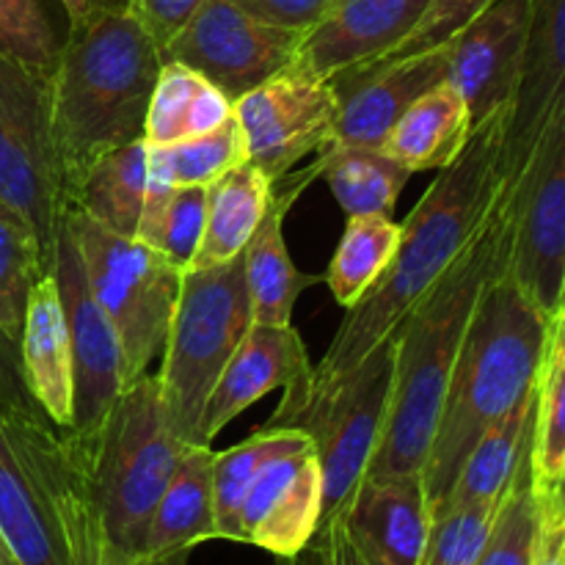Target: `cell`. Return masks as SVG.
Listing matches in <instances>:
<instances>
[{"mask_svg":"<svg viewBox=\"0 0 565 565\" xmlns=\"http://www.w3.org/2000/svg\"><path fill=\"white\" fill-rule=\"evenodd\" d=\"M533 565H565V516L541 502V527Z\"/></svg>","mask_w":565,"mask_h":565,"instance_id":"ee69618b","label":"cell"},{"mask_svg":"<svg viewBox=\"0 0 565 565\" xmlns=\"http://www.w3.org/2000/svg\"><path fill=\"white\" fill-rule=\"evenodd\" d=\"M502 502V500H500ZM500 502H472V505L441 508L434 513L419 565H475L491 527Z\"/></svg>","mask_w":565,"mask_h":565,"instance_id":"74e56055","label":"cell"},{"mask_svg":"<svg viewBox=\"0 0 565 565\" xmlns=\"http://www.w3.org/2000/svg\"><path fill=\"white\" fill-rule=\"evenodd\" d=\"M61 292V307L66 315L72 345V375H75V419L72 430L81 436H94L103 428L110 406L125 390L121 375V351L114 326L108 323L94 292L88 287L86 268L70 226H61L55 246L53 270Z\"/></svg>","mask_w":565,"mask_h":565,"instance_id":"4fadbf2b","label":"cell"},{"mask_svg":"<svg viewBox=\"0 0 565 565\" xmlns=\"http://www.w3.org/2000/svg\"><path fill=\"white\" fill-rule=\"evenodd\" d=\"M337 519L367 565H419L434 519L423 472L364 475Z\"/></svg>","mask_w":565,"mask_h":565,"instance_id":"ac0fdd59","label":"cell"},{"mask_svg":"<svg viewBox=\"0 0 565 565\" xmlns=\"http://www.w3.org/2000/svg\"><path fill=\"white\" fill-rule=\"evenodd\" d=\"M535 428V390L508 412L500 423L491 425L458 472L456 486L441 508L472 505V502H500L508 486L516 478L524 456L533 447ZM436 508V511H441ZM434 511V513H436Z\"/></svg>","mask_w":565,"mask_h":565,"instance_id":"83f0119b","label":"cell"},{"mask_svg":"<svg viewBox=\"0 0 565 565\" xmlns=\"http://www.w3.org/2000/svg\"><path fill=\"white\" fill-rule=\"evenodd\" d=\"M274 191L270 180L252 160L226 171L221 180L207 185V215L204 235L191 268H213L246 252L259 221L268 213Z\"/></svg>","mask_w":565,"mask_h":565,"instance_id":"484cf974","label":"cell"},{"mask_svg":"<svg viewBox=\"0 0 565 565\" xmlns=\"http://www.w3.org/2000/svg\"><path fill=\"white\" fill-rule=\"evenodd\" d=\"M0 539L20 565H72L53 508L0 417Z\"/></svg>","mask_w":565,"mask_h":565,"instance_id":"7402d4cb","label":"cell"},{"mask_svg":"<svg viewBox=\"0 0 565 565\" xmlns=\"http://www.w3.org/2000/svg\"><path fill=\"white\" fill-rule=\"evenodd\" d=\"M246 160V138H243L237 116L232 110L224 125L204 136L166 143V147H147V177L171 188H207Z\"/></svg>","mask_w":565,"mask_h":565,"instance_id":"836d02e7","label":"cell"},{"mask_svg":"<svg viewBox=\"0 0 565 565\" xmlns=\"http://www.w3.org/2000/svg\"><path fill=\"white\" fill-rule=\"evenodd\" d=\"M557 312H565V276H563V290H561V301H557ZM555 312V315H557Z\"/></svg>","mask_w":565,"mask_h":565,"instance_id":"f907efd6","label":"cell"},{"mask_svg":"<svg viewBox=\"0 0 565 565\" xmlns=\"http://www.w3.org/2000/svg\"><path fill=\"white\" fill-rule=\"evenodd\" d=\"M395 381V337L381 342L351 373L340 392L315 414L303 434L312 436L323 475V519L342 516L353 491L367 475L381 445ZM320 530V527H318Z\"/></svg>","mask_w":565,"mask_h":565,"instance_id":"9c48e42d","label":"cell"},{"mask_svg":"<svg viewBox=\"0 0 565 565\" xmlns=\"http://www.w3.org/2000/svg\"><path fill=\"white\" fill-rule=\"evenodd\" d=\"M232 110V99L202 72L191 70L182 61H163L143 121V143L166 147L204 136L224 125Z\"/></svg>","mask_w":565,"mask_h":565,"instance_id":"4316f807","label":"cell"},{"mask_svg":"<svg viewBox=\"0 0 565 565\" xmlns=\"http://www.w3.org/2000/svg\"><path fill=\"white\" fill-rule=\"evenodd\" d=\"M202 3L204 0H132V9L138 11V17L163 53L166 44L180 33V28L191 20L193 11Z\"/></svg>","mask_w":565,"mask_h":565,"instance_id":"b9f144b4","label":"cell"},{"mask_svg":"<svg viewBox=\"0 0 565 565\" xmlns=\"http://www.w3.org/2000/svg\"><path fill=\"white\" fill-rule=\"evenodd\" d=\"M312 546L318 552L320 565H367L356 552V546L351 544V539H348L342 519H331V522L320 524Z\"/></svg>","mask_w":565,"mask_h":565,"instance_id":"7bdbcfd3","label":"cell"},{"mask_svg":"<svg viewBox=\"0 0 565 565\" xmlns=\"http://www.w3.org/2000/svg\"><path fill=\"white\" fill-rule=\"evenodd\" d=\"M188 557L191 552H171V555H160V557H138L130 565H188Z\"/></svg>","mask_w":565,"mask_h":565,"instance_id":"bcb514c9","label":"cell"},{"mask_svg":"<svg viewBox=\"0 0 565 565\" xmlns=\"http://www.w3.org/2000/svg\"><path fill=\"white\" fill-rule=\"evenodd\" d=\"M83 439L110 550L125 563L138 561L154 505L191 445L171 419L158 375L143 373L130 381L110 406L103 428Z\"/></svg>","mask_w":565,"mask_h":565,"instance_id":"5b68a950","label":"cell"},{"mask_svg":"<svg viewBox=\"0 0 565 565\" xmlns=\"http://www.w3.org/2000/svg\"><path fill=\"white\" fill-rule=\"evenodd\" d=\"M70 14V22L83 20V17L94 14V11H105V9H130L132 0H61Z\"/></svg>","mask_w":565,"mask_h":565,"instance_id":"f6af8a7d","label":"cell"},{"mask_svg":"<svg viewBox=\"0 0 565 565\" xmlns=\"http://www.w3.org/2000/svg\"><path fill=\"white\" fill-rule=\"evenodd\" d=\"M544 505H546V508H552V511L563 513V516H565V472H563V480H561V486H557L555 497H552V500H546Z\"/></svg>","mask_w":565,"mask_h":565,"instance_id":"c3c4849f","label":"cell"},{"mask_svg":"<svg viewBox=\"0 0 565 565\" xmlns=\"http://www.w3.org/2000/svg\"><path fill=\"white\" fill-rule=\"evenodd\" d=\"M447 77V44L395 61H373L331 77L340 110L329 147L381 149L403 110ZM323 152V149H320Z\"/></svg>","mask_w":565,"mask_h":565,"instance_id":"e0dca14e","label":"cell"},{"mask_svg":"<svg viewBox=\"0 0 565 565\" xmlns=\"http://www.w3.org/2000/svg\"><path fill=\"white\" fill-rule=\"evenodd\" d=\"M213 445H188L149 519L141 557L193 552V546L218 539L213 497Z\"/></svg>","mask_w":565,"mask_h":565,"instance_id":"603a6c76","label":"cell"},{"mask_svg":"<svg viewBox=\"0 0 565 565\" xmlns=\"http://www.w3.org/2000/svg\"><path fill=\"white\" fill-rule=\"evenodd\" d=\"M307 345L301 334L290 326L254 323L224 373L215 381L202 414V441L213 445L215 436L235 423L246 408L263 401L274 390H290L307 375Z\"/></svg>","mask_w":565,"mask_h":565,"instance_id":"ffe728a7","label":"cell"},{"mask_svg":"<svg viewBox=\"0 0 565 565\" xmlns=\"http://www.w3.org/2000/svg\"><path fill=\"white\" fill-rule=\"evenodd\" d=\"M533 0H494L447 42V81L463 94L472 127L511 108L522 77Z\"/></svg>","mask_w":565,"mask_h":565,"instance_id":"9a60e30c","label":"cell"},{"mask_svg":"<svg viewBox=\"0 0 565 565\" xmlns=\"http://www.w3.org/2000/svg\"><path fill=\"white\" fill-rule=\"evenodd\" d=\"M550 323V315L511 279L508 265L486 285L452 364L423 467L430 513L445 505L480 436L535 390Z\"/></svg>","mask_w":565,"mask_h":565,"instance_id":"277c9868","label":"cell"},{"mask_svg":"<svg viewBox=\"0 0 565 565\" xmlns=\"http://www.w3.org/2000/svg\"><path fill=\"white\" fill-rule=\"evenodd\" d=\"M0 565H20L14 561V557H11V552L6 550V544H3V539H0Z\"/></svg>","mask_w":565,"mask_h":565,"instance_id":"681fc988","label":"cell"},{"mask_svg":"<svg viewBox=\"0 0 565 565\" xmlns=\"http://www.w3.org/2000/svg\"><path fill=\"white\" fill-rule=\"evenodd\" d=\"M312 439L303 430L296 428H259L241 445L230 447L224 452H215L213 461V497H215V530L218 539L237 541L243 544L241 533V511L243 500L248 494L257 469L276 456L279 450H287L292 445Z\"/></svg>","mask_w":565,"mask_h":565,"instance_id":"e575fe53","label":"cell"},{"mask_svg":"<svg viewBox=\"0 0 565 565\" xmlns=\"http://www.w3.org/2000/svg\"><path fill=\"white\" fill-rule=\"evenodd\" d=\"M337 110L340 99L331 81L315 75L298 58L235 99L248 160L270 182L292 174L307 154L329 147Z\"/></svg>","mask_w":565,"mask_h":565,"instance_id":"30bf717a","label":"cell"},{"mask_svg":"<svg viewBox=\"0 0 565 565\" xmlns=\"http://www.w3.org/2000/svg\"><path fill=\"white\" fill-rule=\"evenodd\" d=\"M58 50L61 44L39 0H0V53L50 75Z\"/></svg>","mask_w":565,"mask_h":565,"instance_id":"f35d334b","label":"cell"},{"mask_svg":"<svg viewBox=\"0 0 565 565\" xmlns=\"http://www.w3.org/2000/svg\"><path fill=\"white\" fill-rule=\"evenodd\" d=\"M254 326L241 257L213 268H188L163 348L158 381L177 430L202 441V414L215 381Z\"/></svg>","mask_w":565,"mask_h":565,"instance_id":"8992f818","label":"cell"},{"mask_svg":"<svg viewBox=\"0 0 565 565\" xmlns=\"http://www.w3.org/2000/svg\"><path fill=\"white\" fill-rule=\"evenodd\" d=\"M232 3L268 25L287 28V31H298L307 36L323 20L334 0H232Z\"/></svg>","mask_w":565,"mask_h":565,"instance_id":"60d3db41","label":"cell"},{"mask_svg":"<svg viewBox=\"0 0 565 565\" xmlns=\"http://www.w3.org/2000/svg\"><path fill=\"white\" fill-rule=\"evenodd\" d=\"M565 114V0H533L527 50L516 97L508 110L500 169L502 188L516 185L541 138Z\"/></svg>","mask_w":565,"mask_h":565,"instance_id":"2e32d148","label":"cell"},{"mask_svg":"<svg viewBox=\"0 0 565 565\" xmlns=\"http://www.w3.org/2000/svg\"><path fill=\"white\" fill-rule=\"evenodd\" d=\"M163 53L132 9H105L70 22L50 72V119L66 199L94 160L143 138Z\"/></svg>","mask_w":565,"mask_h":565,"instance_id":"3957f363","label":"cell"},{"mask_svg":"<svg viewBox=\"0 0 565 565\" xmlns=\"http://www.w3.org/2000/svg\"><path fill=\"white\" fill-rule=\"evenodd\" d=\"M147 193V143L143 138L116 147L94 160L83 174L72 207L88 221L121 237H136Z\"/></svg>","mask_w":565,"mask_h":565,"instance_id":"f1b7e54d","label":"cell"},{"mask_svg":"<svg viewBox=\"0 0 565 565\" xmlns=\"http://www.w3.org/2000/svg\"><path fill=\"white\" fill-rule=\"evenodd\" d=\"M0 202L36 232L53 270L61 226L70 213L50 119V77L0 53Z\"/></svg>","mask_w":565,"mask_h":565,"instance_id":"ba28073f","label":"cell"},{"mask_svg":"<svg viewBox=\"0 0 565 565\" xmlns=\"http://www.w3.org/2000/svg\"><path fill=\"white\" fill-rule=\"evenodd\" d=\"M303 33L268 25L232 0H204L163 47V61L202 72L226 97L241 99L298 58Z\"/></svg>","mask_w":565,"mask_h":565,"instance_id":"7c38bea8","label":"cell"},{"mask_svg":"<svg viewBox=\"0 0 565 565\" xmlns=\"http://www.w3.org/2000/svg\"><path fill=\"white\" fill-rule=\"evenodd\" d=\"M401 246V224L390 215H348L326 285L342 309H351L384 276Z\"/></svg>","mask_w":565,"mask_h":565,"instance_id":"d6a6232c","label":"cell"},{"mask_svg":"<svg viewBox=\"0 0 565 565\" xmlns=\"http://www.w3.org/2000/svg\"><path fill=\"white\" fill-rule=\"evenodd\" d=\"M44 274L50 268L33 226L0 202V337L9 342H20L28 296Z\"/></svg>","mask_w":565,"mask_h":565,"instance_id":"d590c367","label":"cell"},{"mask_svg":"<svg viewBox=\"0 0 565 565\" xmlns=\"http://www.w3.org/2000/svg\"><path fill=\"white\" fill-rule=\"evenodd\" d=\"M508 274L546 315L557 312L565 276V114L550 127L513 188Z\"/></svg>","mask_w":565,"mask_h":565,"instance_id":"8fae6325","label":"cell"},{"mask_svg":"<svg viewBox=\"0 0 565 565\" xmlns=\"http://www.w3.org/2000/svg\"><path fill=\"white\" fill-rule=\"evenodd\" d=\"M323 519V475L315 441L270 456L254 475L241 511L243 544L274 557H296L312 544Z\"/></svg>","mask_w":565,"mask_h":565,"instance_id":"5bb4252c","label":"cell"},{"mask_svg":"<svg viewBox=\"0 0 565 565\" xmlns=\"http://www.w3.org/2000/svg\"><path fill=\"white\" fill-rule=\"evenodd\" d=\"M274 191V185H270ZM292 199L274 193L268 213L243 252L246 287L252 298L254 323L290 326L298 296L318 281V276L301 274L285 243V213Z\"/></svg>","mask_w":565,"mask_h":565,"instance_id":"d4e9b609","label":"cell"},{"mask_svg":"<svg viewBox=\"0 0 565 565\" xmlns=\"http://www.w3.org/2000/svg\"><path fill=\"white\" fill-rule=\"evenodd\" d=\"M472 130L467 99L445 77L403 110L381 152L406 166L412 174L441 171L461 154Z\"/></svg>","mask_w":565,"mask_h":565,"instance_id":"cb8c5ba5","label":"cell"},{"mask_svg":"<svg viewBox=\"0 0 565 565\" xmlns=\"http://www.w3.org/2000/svg\"><path fill=\"white\" fill-rule=\"evenodd\" d=\"M204 215H207V188H171L147 177L136 241L147 243L149 248L163 254L174 268L185 274L202 246Z\"/></svg>","mask_w":565,"mask_h":565,"instance_id":"1f68e13d","label":"cell"},{"mask_svg":"<svg viewBox=\"0 0 565 565\" xmlns=\"http://www.w3.org/2000/svg\"><path fill=\"white\" fill-rule=\"evenodd\" d=\"M533 483L541 502L552 500L565 472V312L552 315L544 362L535 381Z\"/></svg>","mask_w":565,"mask_h":565,"instance_id":"4dcf8cb0","label":"cell"},{"mask_svg":"<svg viewBox=\"0 0 565 565\" xmlns=\"http://www.w3.org/2000/svg\"><path fill=\"white\" fill-rule=\"evenodd\" d=\"M20 356L22 379L33 403L53 425L72 428V419H75L72 345L53 274H44L28 296L20 331Z\"/></svg>","mask_w":565,"mask_h":565,"instance_id":"44dd1931","label":"cell"},{"mask_svg":"<svg viewBox=\"0 0 565 565\" xmlns=\"http://www.w3.org/2000/svg\"><path fill=\"white\" fill-rule=\"evenodd\" d=\"M312 177H326L331 193L348 215H392L412 171L381 149L331 147L309 166Z\"/></svg>","mask_w":565,"mask_h":565,"instance_id":"f546056e","label":"cell"},{"mask_svg":"<svg viewBox=\"0 0 565 565\" xmlns=\"http://www.w3.org/2000/svg\"><path fill=\"white\" fill-rule=\"evenodd\" d=\"M508 110L502 108L475 125L467 147L436 174L428 191L401 224V246L390 268L345 320L323 359L301 381L285 390L279 408L263 428L303 430L315 414L345 386L353 370L403 329L458 254L469 246L494 210L502 191L500 154L505 141Z\"/></svg>","mask_w":565,"mask_h":565,"instance_id":"6da1fadb","label":"cell"},{"mask_svg":"<svg viewBox=\"0 0 565 565\" xmlns=\"http://www.w3.org/2000/svg\"><path fill=\"white\" fill-rule=\"evenodd\" d=\"M66 226L81 252L94 301L114 326L125 386L141 379L169 340L182 270L136 237H121L70 210Z\"/></svg>","mask_w":565,"mask_h":565,"instance_id":"52a82bcc","label":"cell"},{"mask_svg":"<svg viewBox=\"0 0 565 565\" xmlns=\"http://www.w3.org/2000/svg\"><path fill=\"white\" fill-rule=\"evenodd\" d=\"M276 565H320V561H318V552H315V546L309 544L307 550L301 552V555H296V557H276Z\"/></svg>","mask_w":565,"mask_h":565,"instance_id":"7dc6e473","label":"cell"},{"mask_svg":"<svg viewBox=\"0 0 565 565\" xmlns=\"http://www.w3.org/2000/svg\"><path fill=\"white\" fill-rule=\"evenodd\" d=\"M513 204L500 191L478 235L395 334V381L384 436L367 475L423 472L447 381L486 285L511 257Z\"/></svg>","mask_w":565,"mask_h":565,"instance_id":"7a4b0ae2","label":"cell"},{"mask_svg":"<svg viewBox=\"0 0 565 565\" xmlns=\"http://www.w3.org/2000/svg\"><path fill=\"white\" fill-rule=\"evenodd\" d=\"M533 450V447H530ZM541 527V497L533 483L530 452L524 456L516 478L508 486L497 511L494 527L475 565H533L535 541Z\"/></svg>","mask_w":565,"mask_h":565,"instance_id":"8d00e7d4","label":"cell"},{"mask_svg":"<svg viewBox=\"0 0 565 565\" xmlns=\"http://www.w3.org/2000/svg\"><path fill=\"white\" fill-rule=\"evenodd\" d=\"M491 3H494V0H434L430 9L425 11L423 20H419V25L414 28L395 50H390V53L379 61L406 58V55L441 47V44L450 42L463 25H469L480 11L489 9ZM370 64H373V61H370Z\"/></svg>","mask_w":565,"mask_h":565,"instance_id":"ab89813d","label":"cell"},{"mask_svg":"<svg viewBox=\"0 0 565 565\" xmlns=\"http://www.w3.org/2000/svg\"><path fill=\"white\" fill-rule=\"evenodd\" d=\"M434 0H334L303 36L298 61L331 81L353 66L384 58L430 9Z\"/></svg>","mask_w":565,"mask_h":565,"instance_id":"d6986e66","label":"cell"}]
</instances>
